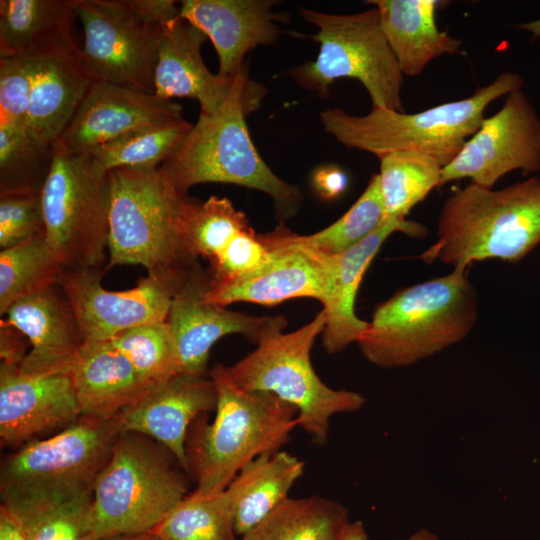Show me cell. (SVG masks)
Listing matches in <instances>:
<instances>
[{
    "label": "cell",
    "mask_w": 540,
    "mask_h": 540,
    "mask_svg": "<svg viewBox=\"0 0 540 540\" xmlns=\"http://www.w3.org/2000/svg\"><path fill=\"white\" fill-rule=\"evenodd\" d=\"M274 0H184L179 16L209 38L218 55V74L235 78L246 72L243 61L260 45L277 42L279 24L287 14L276 13Z\"/></svg>",
    "instance_id": "cell-21"
},
{
    "label": "cell",
    "mask_w": 540,
    "mask_h": 540,
    "mask_svg": "<svg viewBox=\"0 0 540 540\" xmlns=\"http://www.w3.org/2000/svg\"><path fill=\"white\" fill-rule=\"evenodd\" d=\"M217 391L212 422L206 414L191 424L186 439V472L194 479L193 492L212 495L226 489L251 460L281 450L298 426V411L268 392L237 386L222 364L209 372Z\"/></svg>",
    "instance_id": "cell-1"
},
{
    "label": "cell",
    "mask_w": 540,
    "mask_h": 540,
    "mask_svg": "<svg viewBox=\"0 0 540 540\" xmlns=\"http://www.w3.org/2000/svg\"><path fill=\"white\" fill-rule=\"evenodd\" d=\"M80 416L70 374L26 373L19 365L1 363L2 447L20 448L38 435L69 426Z\"/></svg>",
    "instance_id": "cell-18"
},
{
    "label": "cell",
    "mask_w": 540,
    "mask_h": 540,
    "mask_svg": "<svg viewBox=\"0 0 540 540\" xmlns=\"http://www.w3.org/2000/svg\"><path fill=\"white\" fill-rule=\"evenodd\" d=\"M206 38L200 29L180 16L162 26L154 94L166 100L195 99L205 114L217 113L233 99H244L261 107L267 89L250 79L247 71L235 78L210 72L201 56Z\"/></svg>",
    "instance_id": "cell-16"
},
{
    "label": "cell",
    "mask_w": 540,
    "mask_h": 540,
    "mask_svg": "<svg viewBox=\"0 0 540 540\" xmlns=\"http://www.w3.org/2000/svg\"><path fill=\"white\" fill-rule=\"evenodd\" d=\"M109 172L110 266L142 265L147 272L193 266L186 237L199 200L179 191L160 167Z\"/></svg>",
    "instance_id": "cell-5"
},
{
    "label": "cell",
    "mask_w": 540,
    "mask_h": 540,
    "mask_svg": "<svg viewBox=\"0 0 540 540\" xmlns=\"http://www.w3.org/2000/svg\"><path fill=\"white\" fill-rule=\"evenodd\" d=\"M53 158V144L26 128L0 126V194L41 192Z\"/></svg>",
    "instance_id": "cell-35"
},
{
    "label": "cell",
    "mask_w": 540,
    "mask_h": 540,
    "mask_svg": "<svg viewBox=\"0 0 540 540\" xmlns=\"http://www.w3.org/2000/svg\"><path fill=\"white\" fill-rule=\"evenodd\" d=\"M41 189L45 235L65 270L98 269L108 247L110 172L59 141Z\"/></svg>",
    "instance_id": "cell-11"
},
{
    "label": "cell",
    "mask_w": 540,
    "mask_h": 540,
    "mask_svg": "<svg viewBox=\"0 0 540 540\" xmlns=\"http://www.w3.org/2000/svg\"><path fill=\"white\" fill-rule=\"evenodd\" d=\"M31 95L28 58H0V126L26 128Z\"/></svg>",
    "instance_id": "cell-40"
},
{
    "label": "cell",
    "mask_w": 540,
    "mask_h": 540,
    "mask_svg": "<svg viewBox=\"0 0 540 540\" xmlns=\"http://www.w3.org/2000/svg\"><path fill=\"white\" fill-rule=\"evenodd\" d=\"M7 321L31 344L19 368L26 373L70 374L82 345L76 315L59 284L19 299Z\"/></svg>",
    "instance_id": "cell-22"
},
{
    "label": "cell",
    "mask_w": 540,
    "mask_h": 540,
    "mask_svg": "<svg viewBox=\"0 0 540 540\" xmlns=\"http://www.w3.org/2000/svg\"><path fill=\"white\" fill-rule=\"evenodd\" d=\"M379 160V187L386 219L404 220L415 205L441 185L443 167L429 155L395 151Z\"/></svg>",
    "instance_id": "cell-32"
},
{
    "label": "cell",
    "mask_w": 540,
    "mask_h": 540,
    "mask_svg": "<svg viewBox=\"0 0 540 540\" xmlns=\"http://www.w3.org/2000/svg\"><path fill=\"white\" fill-rule=\"evenodd\" d=\"M185 473L155 440L121 433L93 489V539L153 532L189 494Z\"/></svg>",
    "instance_id": "cell-6"
},
{
    "label": "cell",
    "mask_w": 540,
    "mask_h": 540,
    "mask_svg": "<svg viewBox=\"0 0 540 540\" xmlns=\"http://www.w3.org/2000/svg\"><path fill=\"white\" fill-rule=\"evenodd\" d=\"M193 123L185 118L145 128L88 152L107 171L116 168L156 169L179 147Z\"/></svg>",
    "instance_id": "cell-34"
},
{
    "label": "cell",
    "mask_w": 540,
    "mask_h": 540,
    "mask_svg": "<svg viewBox=\"0 0 540 540\" xmlns=\"http://www.w3.org/2000/svg\"><path fill=\"white\" fill-rule=\"evenodd\" d=\"M271 251L251 227L238 232L210 263L212 282L234 279L249 274L269 261Z\"/></svg>",
    "instance_id": "cell-41"
},
{
    "label": "cell",
    "mask_w": 540,
    "mask_h": 540,
    "mask_svg": "<svg viewBox=\"0 0 540 540\" xmlns=\"http://www.w3.org/2000/svg\"><path fill=\"white\" fill-rule=\"evenodd\" d=\"M31 95L26 130L54 144L63 135L94 80L76 50L29 57Z\"/></svg>",
    "instance_id": "cell-23"
},
{
    "label": "cell",
    "mask_w": 540,
    "mask_h": 540,
    "mask_svg": "<svg viewBox=\"0 0 540 540\" xmlns=\"http://www.w3.org/2000/svg\"><path fill=\"white\" fill-rule=\"evenodd\" d=\"M191 267L147 272L134 288L124 291L103 288L98 269L65 270L58 284L76 315L82 343L106 341L130 328L166 321Z\"/></svg>",
    "instance_id": "cell-12"
},
{
    "label": "cell",
    "mask_w": 540,
    "mask_h": 540,
    "mask_svg": "<svg viewBox=\"0 0 540 540\" xmlns=\"http://www.w3.org/2000/svg\"><path fill=\"white\" fill-rule=\"evenodd\" d=\"M108 341L149 382L157 383L179 374L167 321L130 328Z\"/></svg>",
    "instance_id": "cell-37"
},
{
    "label": "cell",
    "mask_w": 540,
    "mask_h": 540,
    "mask_svg": "<svg viewBox=\"0 0 540 540\" xmlns=\"http://www.w3.org/2000/svg\"><path fill=\"white\" fill-rule=\"evenodd\" d=\"M478 304L466 269L454 268L379 304L356 343L375 366H410L463 340L478 320Z\"/></svg>",
    "instance_id": "cell-2"
},
{
    "label": "cell",
    "mask_w": 540,
    "mask_h": 540,
    "mask_svg": "<svg viewBox=\"0 0 540 540\" xmlns=\"http://www.w3.org/2000/svg\"><path fill=\"white\" fill-rule=\"evenodd\" d=\"M515 170L524 176L540 170V117L522 89L507 94L500 110L484 118L456 158L443 167L441 185L470 179L490 189Z\"/></svg>",
    "instance_id": "cell-14"
},
{
    "label": "cell",
    "mask_w": 540,
    "mask_h": 540,
    "mask_svg": "<svg viewBox=\"0 0 540 540\" xmlns=\"http://www.w3.org/2000/svg\"><path fill=\"white\" fill-rule=\"evenodd\" d=\"M65 271L45 233L0 252V314L12 304L58 284Z\"/></svg>",
    "instance_id": "cell-31"
},
{
    "label": "cell",
    "mask_w": 540,
    "mask_h": 540,
    "mask_svg": "<svg viewBox=\"0 0 540 540\" xmlns=\"http://www.w3.org/2000/svg\"><path fill=\"white\" fill-rule=\"evenodd\" d=\"M92 495L4 506L15 516L27 540H94L90 516Z\"/></svg>",
    "instance_id": "cell-36"
},
{
    "label": "cell",
    "mask_w": 540,
    "mask_h": 540,
    "mask_svg": "<svg viewBox=\"0 0 540 540\" xmlns=\"http://www.w3.org/2000/svg\"><path fill=\"white\" fill-rule=\"evenodd\" d=\"M347 174L336 165H323L312 174V185L316 193L325 200L341 196L348 187Z\"/></svg>",
    "instance_id": "cell-43"
},
{
    "label": "cell",
    "mask_w": 540,
    "mask_h": 540,
    "mask_svg": "<svg viewBox=\"0 0 540 540\" xmlns=\"http://www.w3.org/2000/svg\"><path fill=\"white\" fill-rule=\"evenodd\" d=\"M126 14L143 24L163 26L176 19L180 7L172 0H113Z\"/></svg>",
    "instance_id": "cell-42"
},
{
    "label": "cell",
    "mask_w": 540,
    "mask_h": 540,
    "mask_svg": "<svg viewBox=\"0 0 540 540\" xmlns=\"http://www.w3.org/2000/svg\"><path fill=\"white\" fill-rule=\"evenodd\" d=\"M396 231L421 237L426 229L406 219H387L357 245L336 255L332 296L322 309L326 318L321 334L322 344L328 354H336L357 342L366 329L368 322L361 320L355 313L357 292L371 261L385 240Z\"/></svg>",
    "instance_id": "cell-24"
},
{
    "label": "cell",
    "mask_w": 540,
    "mask_h": 540,
    "mask_svg": "<svg viewBox=\"0 0 540 540\" xmlns=\"http://www.w3.org/2000/svg\"><path fill=\"white\" fill-rule=\"evenodd\" d=\"M210 286L209 271L195 263L172 299L166 321L179 373L206 376L210 350L226 335L241 334L257 344L265 334L287 325L281 315L254 316L207 302Z\"/></svg>",
    "instance_id": "cell-15"
},
{
    "label": "cell",
    "mask_w": 540,
    "mask_h": 540,
    "mask_svg": "<svg viewBox=\"0 0 540 540\" xmlns=\"http://www.w3.org/2000/svg\"><path fill=\"white\" fill-rule=\"evenodd\" d=\"M259 108L244 99H233L215 114L200 112L197 122L160 169L183 193L201 183L239 185L272 197L280 217L293 216L302 202L300 189L268 167L247 128L246 117Z\"/></svg>",
    "instance_id": "cell-7"
},
{
    "label": "cell",
    "mask_w": 540,
    "mask_h": 540,
    "mask_svg": "<svg viewBox=\"0 0 540 540\" xmlns=\"http://www.w3.org/2000/svg\"><path fill=\"white\" fill-rule=\"evenodd\" d=\"M182 106L127 87L94 82L59 141L75 153L183 119Z\"/></svg>",
    "instance_id": "cell-19"
},
{
    "label": "cell",
    "mask_w": 540,
    "mask_h": 540,
    "mask_svg": "<svg viewBox=\"0 0 540 540\" xmlns=\"http://www.w3.org/2000/svg\"><path fill=\"white\" fill-rule=\"evenodd\" d=\"M251 228L244 212L226 197L211 196L196 204L187 227V246L196 260L209 264L240 231Z\"/></svg>",
    "instance_id": "cell-38"
},
{
    "label": "cell",
    "mask_w": 540,
    "mask_h": 540,
    "mask_svg": "<svg viewBox=\"0 0 540 540\" xmlns=\"http://www.w3.org/2000/svg\"><path fill=\"white\" fill-rule=\"evenodd\" d=\"M45 233L40 192L0 194V247H13Z\"/></svg>",
    "instance_id": "cell-39"
},
{
    "label": "cell",
    "mask_w": 540,
    "mask_h": 540,
    "mask_svg": "<svg viewBox=\"0 0 540 540\" xmlns=\"http://www.w3.org/2000/svg\"><path fill=\"white\" fill-rule=\"evenodd\" d=\"M154 532L159 540H236L231 498L226 489L208 496L191 492Z\"/></svg>",
    "instance_id": "cell-33"
},
{
    "label": "cell",
    "mask_w": 540,
    "mask_h": 540,
    "mask_svg": "<svg viewBox=\"0 0 540 540\" xmlns=\"http://www.w3.org/2000/svg\"><path fill=\"white\" fill-rule=\"evenodd\" d=\"M84 42L79 57L94 82L154 94L162 26L140 23L113 0H80Z\"/></svg>",
    "instance_id": "cell-13"
},
{
    "label": "cell",
    "mask_w": 540,
    "mask_h": 540,
    "mask_svg": "<svg viewBox=\"0 0 540 540\" xmlns=\"http://www.w3.org/2000/svg\"><path fill=\"white\" fill-rule=\"evenodd\" d=\"M339 540H370L364 523L360 520L350 522Z\"/></svg>",
    "instance_id": "cell-46"
},
{
    "label": "cell",
    "mask_w": 540,
    "mask_h": 540,
    "mask_svg": "<svg viewBox=\"0 0 540 540\" xmlns=\"http://www.w3.org/2000/svg\"><path fill=\"white\" fill-rule=\"evenodd\" d=\"M299 15L318 28L306 35L319 44L315 60L285 74L303 89L322 97L339 78L358 80L368 92L372 108L404 112L403 74L382 30L378 10L334 14L299 7Z\"/></svg>",
    "instance_id": "cell-10"
},
{
    "label": "cell",
    "mask_w": 540,
    "mask_h": 540,
    "mask_svg": "<svg viewBox=\"0 0 540 540\" xmlns=\"http://www.w3.org/2000/svg\"><path fill=\"white\" fill-rule=\"evenodd\" d=\"M81 416L112 418L153 384L108 340L84 342L70 371Z\"/></svg>",
    "instance_id": "cell-25"
},
{
    "label": "cell",
    "mask_w": 540,
    "mask_h": 540,
    "mask_svg": "<svg viewBox=\"0 0 540 540\" xmlns=\"http://www.w3.org/2000/svg\"><path fill=\"white\" fill-rule=\"evenodd\" d=\"M402 540H440V538L427 529H419Z\"/></svg>",
    "instance_id": "cell-48"
},
{
    "label": "cell",
    "mask_w": 540,
    "mask_h": 540,
    "mask_svg": "<svg viewBox=\"0 0 540 540\" xmlns=\"http://www.w3.org/2000/svg\"><path fill=\"white\" fill-rule=\"evenodd\" d=\"M350 522L338 501L288 497L240 540H339Z\"/></svg>",
    "instance_id": "cell-29"
},
{
    "label": "cell",
    "mask_w": 540,
    "mask_h": 540,
    "mask_svg": "<svg viewBox=\"0 0 540 540\" xmlns=\"http://www.w3.org/2000/svg\"><path fill=\"white\" fill-rule=\"evenodd\" d=\"M304 466L295 455L279 450L256 457L237 473L226 487L237 536H244L289 497Z\"/></svg>",
    "instance_id": "cell-28"
},
{
    "label": "cell",
    "mask_w": 540,
    "mask_h": 540,
    "mask_svg": "<svg viewBox=\"0 0 540 540\" xmlns=\"http://www.w3.org/2000/svg\"><path fill=\"white\" fill-rule=\"evenodd\" d=\"M403 76L420 75L427 64L459 52L461 41L436 23L437 0H370Z\"/></svg>",
    "instance_id": "cell-26"
},
{
    "label": "cell",
    "mask_w": 540,
    "mask_h": 540,
    "mask_svg": "<svg viewBox=\"0 0 540 540\" xmlns=\"http://www.w3.org/2000/svg\"><path fill=\"white\" fill-rule=\"evenodd\" d=\"M258 236L271 251L269 261L249 274L211 281L207 302L225 307L236 302L275 305L297 297L317 299L323 306L329 302L336 256Z\"/></svg>",
    "instance_id": "cell-17"
},
{
    "label": "cell",
    "mask_w": 540,
    "mask_h": 540,
    "mask_svg": "<svg viewBox=\"0 0 540 540\" xmlns=\"http://www.w3.org/2000/svg\"><path fill=\"white\" fill-rule=\"evenodd\" d=\"M24 335L7 320H1L0 355L3 364L20 365L26 353ZM26 338V337H25Z\"/></svg>",
    "instance_id": "cell-44"
},
{
    "label": "cell",
    "mask_w": 540,
    "mask_h": 540,
    "mask_svg": "<svg viewBox=\"0 0 540 540\" xmlns=\"http://www.w3.org/2000/svg\"><path fill=\"white\" fill-rule=\"evenodd\" d=\"M325 323L321 310L295 331H271L260 338L254 351L226 367L240 388L272 393L295 407L298 426L318 446L326 444L334 415L358 411L366 402L360 393L329 387L315 372L311 350Z\"/></svg>",
    "instance_id": "cell-8"
},
{
    "label": "cell",
    "mask_w": 540,
    "mask_h": 540,
    "mask_svg": "<svg viewBox=\"0 0 540 540\" xmlns=\"http://www.w3.org/2000/svg\"><path fill=\"white\" fill-rule=\"evenodd\" d=\"M216 404L217 391L210 377L179 373L153 384L121 411L117 420L121 433H137L155 440L186 471L188 430L199 415L215 410Z\"/></svg>",
    "instance_id": "cell-20"
},
{
    "label": "cell",
    "mask_w": 540,
    "mask_h": 540,
    "mask_svg": "<svg viewBox=\"0 0 540 540\" xmlns=\"http://www.w3.org/2000/svg\"><path fill=\"white\" fill-rule=\"evenodd\" d=\"M98 540H159L156 533L147 532V533H138V534H123L115 535L110 537L101 538Z\"/></svg>",
    "instance_id": "cell-47"
},
{
    "label": "cell",
    "mask_w": 540,
    "mask_h": 540,
    "mask_svg": "<svg viewBox=\"0 0 540 540\" xmlns=\"http://www.w3.org/2000/svg\"><path fill=\"white\" fill-rule=\"evenodd\" d=\"M80 0H0V58L76 50L71 27Z\"/></svg>",
    "instance_id": "cell-27"
},
{
    "label": "cell",
    "mask_w": 540,
    "mask_h": 540,
    "mask_svg": "<svg viewBox=\"0 0 540 540\" xmlns=\"http://www.w3.org/2000/svg\"><path fill=\"white\" fill-rule=\"evenodd\" d=\"M121 434L117 416H80L53 436L30 441L1 465V504L55 502L92 494Z\"/></svg>",
    "instance_id": "cell-9"
},
{
    "label": "cell",
    "mask_w": 540,
    "mask_h": 540,
    "mask_svg": "<svg viewBox=\"0 0 540 540\" xmlns=\"http://www.w3.org/2000/svg\"><path fill=\"white\" fill-rule=\"evenodd\" d=\"M522 86L520 74L504 72L469 97L421 112L372 108L365 115H353L334 107L322 111L320 120L325 133L347 148L378 158L395 151L418 152L445 167L478 130L488 105Z\"/></svg>",
    "instance_id": "cell-4"
},
{
    "label": "cell",
    "mask_w": 540,
    "mask_h": 540,
    "mask_svg": "<svg viewBox=\"0 0 540 540\" xmlns=\"http://www.w3.org/2000/svg\"><path fill=\"white\" fill-rule=\"evenodd\" d=\"M540 244V178L503 189L470 183L443 204L437 241L421 254L466 269L472 262H517Z\"/></svg>",
    "instance_id": "cell-3"
},
{
    "label": "cell",
    "mask_w": 540,
    "mask_h": 540,
    "mask_svg": "<svg viewBox=\"0 0 540 540\" xmlns=\"http://www.w3.org/2000/svg\"><path fill=\"white\" fill-rule=\"evenodd\" d=\"M378 174L372 175L365 190L338 220L309 235L292 233L284 226L265 234L269 239L336 256L351 249L386 221Z\"/></svg>",
    "instance_id": "cell-30"
},
{
    "label": "cell",
    "mask_w": 540,
    "mask_h": 540,
    "mask_svg": "<svg viewBox=\"0 0 540 540\" xmlns=\"http://www.w3.org/2000/svg\"><path fill=\"white\" fill-rule=\"evenodd\" d=\"M0 540H27L15 516L1 504Z\"/></svg>",
    "instance_id": "cell-45"
}]
</instances>
